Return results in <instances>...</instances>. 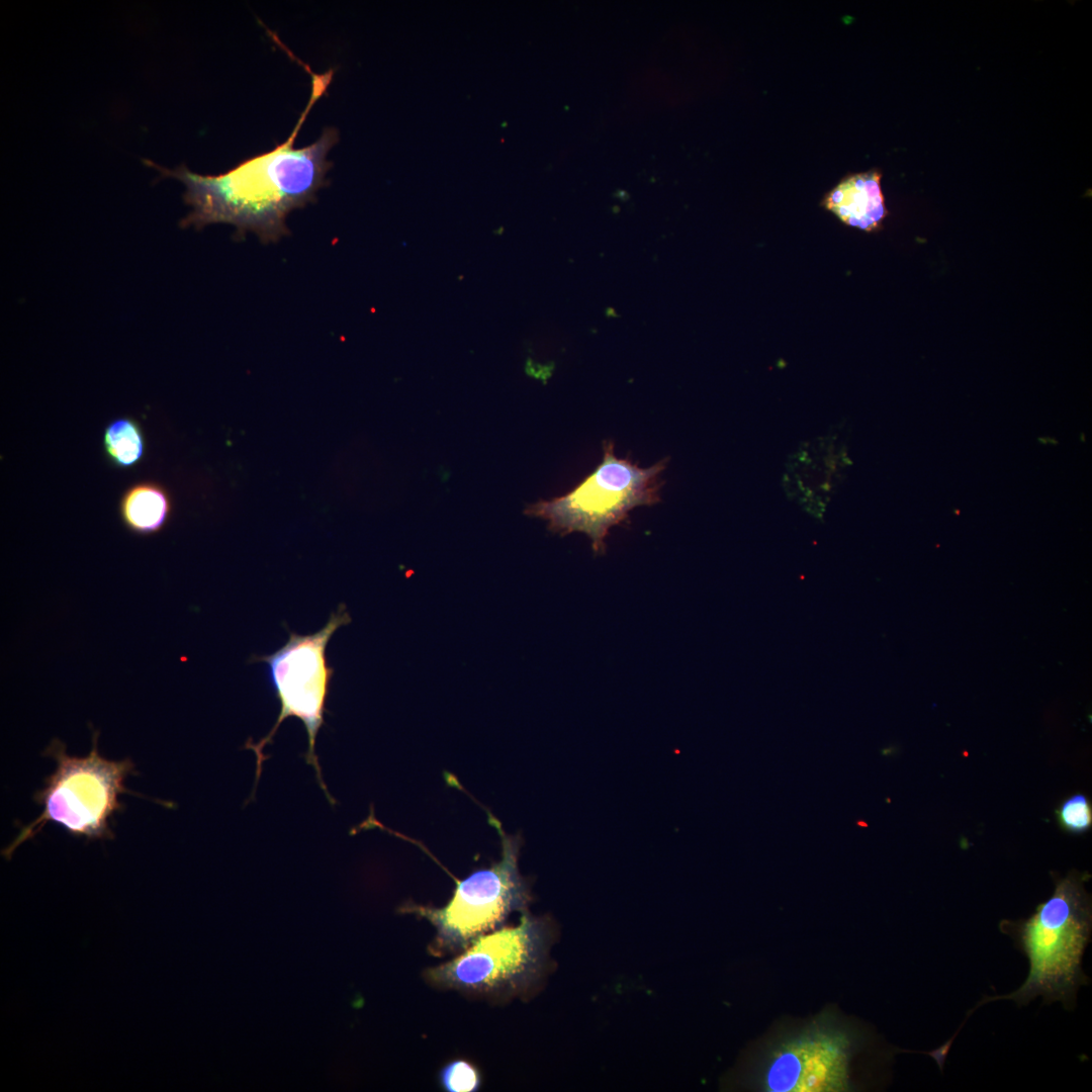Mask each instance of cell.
<instances>
[{"mask_svg":"<svg viewBox=\"0 0 1092 1092\" xmlns=\"http://www.w3.org/2000/svg\"><path fill=\"white\" fill-rule=\"evenodd\" d=\"M311 75V94L289 138L275 149L252 157L219 175H201L185 165L174 170L150 160L145 164L172 177L185 187V203L192 210L180 221L181 226L202 229L211 223H229L239 236L253 232L263 242H275L288 234V213L305 206L326 183L331 168L327 159L338 142L334 127L324 129L309 146L294 148V141L315 101L325 93L333 70Z\"/></svg>","mask_w":1092,"mask_h":1092,"instance_id":"6da1fadb","label":"cell"},{"mask_svg":"<svg viewBox=\"0 0 1092 1092\" xmlns=\"http://www.w3.org/2000/svg\"><path fill=\"white\" fill-rule=\"evenodd\" d=\"M1085 880L1074 873L1058 879L1052 896L1038 904L1029 917L1000 922V931L1010 936L1027 958L1028 974L1013 992L985 996L966 1018L988 1002L1012 1000L1021 1007L1037 996L1044 1004L1061 1002L1065 1009H1074L1079 988L1090 983L1082 969L1092 934L1091 901L1083 886Z\"/></svg>","mask_w":1092,"mask_h":1092,"instance_id":"7a4b0ae2","label":"cell"},{"mask_svg":"<svg viewBox=\"0 0 1092 1092\" xmlns=\"http://www.w3.org/2000/svg\"><path fill=\"white\" fill-rule=\"evenodd\" d=\"M98 736L99 731L92 729V746L85 756L70 755L63 741L59 738L51 740L43 754L56 761V767L46 778L43 788L33 796L42 806L41 813L22 826L15 839L3 849L6 858L37 835L49 822L62 825L74 836L113 838L109 821L124 808L119 797L134 794L126 788L125 781L135 767L129 757L111 760L100 755Z\"/></svg>","mask_w":1092,"mask_h":1092,"instance_id":"3957f363","label":"cell"},{"mask_svg":"<svg viewBox=\"0 0 1092 1092\" xmlns=\"http://www.w3.org/2000/svg\"><path fill=\"white\" fill-rule=\"evenodd\" d=\"M863 1042L860 1029L825 1010L767 1040L748 1064L746 1087L763 1092L850 1091L852 1061Z\"/></svg>","mask_w":1092,"mask_h":1092,"instance_id":"277c9868","label":"cell"},{"mask_svg":"<svg viewBox=\"0 0 1092 1092\" xmlns=\"http://www.w3.org/2000/svg\"><path fill=\"white\" fill-rule=\"evenodd\" d=\"M603 449L601 463L576 487L565 495L533 504L525 512L547 521L554 533L587 535L597 554L605 552L610 529L622 523L634 508L659 500L660 475L667 464V459H662L642 468L618 458L610 441Z\"/></svg>","mask_w":1092,"mask_h":1092,"instance_id":"5b68a950","label":"cell"},{"mask_svg":"<svg viewBox=\"0 0 1092 1092\" xmlns=\"http://www.w3.org/2000/svg\"><path fill=\"white\" fill-rule=\"evenodd\" d=\"M553 926L521 912L515 926L481 934L456 958L427 970L435 985L469 993L520 995L542 983L550 968Z\"/></svg>","mask_w":1092,"mask_h":1092,"instance_id":"8992f818","label":"cell"},{"mask_svg":"<svg viewBox=\"0 0 1092 1092\" xmlns=\"http://www.w3.org/2000/svg\"><path fill=\"white\" fill-rule=\"evenodd\" d=\"M489 821L502 838V858L487 869L474 871L456 888L448 903L440 908L406 903L402 913L427 919L436 930L431 944L434 954L463 951L474 939L502 926L515 911L528 910L530 887L519 872L520 836H509L495 818Z\"/></svg>","mask_w":1092,"mask_h":1092,"instance_id":"52a82bcc","label":"cell"},{"mask_svg":"<svg viewBox=\"0 0 1092 1092\" xmlns=\"http://www.w3.org/2000/svg\"><path fill=\"white\" fill-rule=\"evenodd\" d=\"M350 622L349 613L341 604L317 632L299 635L290 631L286 643L275 652L253 656V661L266 664L270 685L280 704L278 718L270 732L257 743H252L249 739L245 745L256 755L257 781L265 760L264 748L272 742L281 723L286 718L295 717L302 722L307 735L305 761L314 768L317 783L330 803H335L322 777L315 754V739L325 722L326 704L334 673V669L328 664L326 649L334 633Z\"/></svg>","mask_w":1092,"mask_h":1092,"instance_id":"ba28073f","label":"cell"},{"mask_svg":"<svg viewBox=\"0 0 1092 1092\" xmlns=\"http://www.w3.org/2000/svg\"><path fill=\"white\" fill-rule=\"evenodd\" d=\"M847 460L835 438H820L794 457L787 474L789 492L819 514L835 490Z\"/></svg>","mask_w":1092,"mask_h":1092,"instance_id":"9c48e42d","label":"cell"},{"mask_svg":"<svg viewBox=\"0 0 1092 1092\" xmlns=\"http://www.w3.org/2000/svg\"><path fill=\"white\" fill-rule=\"evenodd\" d=\"M822 205L849 226L878 230L887 215L881 173L872 170L846 176L825 195Z\"/></svg>","mask_w":1092,"mask_h":1092,"instance_id":"30bf717a","label":"cell"},{"mask_svg":"<svg viewBox=\"0 0 1092 1092\" xmlns=\"http://www.w3.org/2000/svg\"><path fill=\"white\" fill-rule=\"evenodd\" d=\"M172 510L169 491L154 480L132 483L123 491L118 503L122 525L129 533L141 537L160 533L168 524Z\"/></svg>","mask_w":1092,"mask_h":1092,"instance_id":"8fae6325","label":"cell"},{"mask_svg":"<svg viewBox=\"0 0 1092 1092\" xmlns=\"http://www.w3.org/2000/svg\"><path fill=\"white\" fill-rule=\"evenodd\" d=\"M102 450L112 467H135L146 454V438L139 421L123 416L108 422L103 429Z\"/></svg>","mask_w":1092,"mask_h":1092,"instance_id":"7c38bea8","label":"cell"},{"mask_svg":"<svg viewBox=\"0 0 1092 1092\" xmlns=\"http://www.w3.org/2000/svg\"><path fill=\"white\" fill-rule=\"evenodd\" d=\"M439 1082L447 1092H474L481 1085V1074L471 1062L457 1059L441 1069Z\"/></svg>","mask_w":1092,"mask_h":1092,"instance_id":"4fadbf2b","label":"cell"},{"mask_svg":"<svg viewBox=\"0 0 1092 1092\" xmlns=\"http://www.w3.org/2000/svg\"><path fill=\"white\" fill-rule=\"evenodd\" d=\"M1062 826L1070 832H1084L1091 826L1092 810L1088 799L1077 794L1067 799L1058 810Z\"/></svg>","mask_w":1092,"mask_h":1092,"instance_id":"5bb4252c","label":"cell"}]
</instances>
